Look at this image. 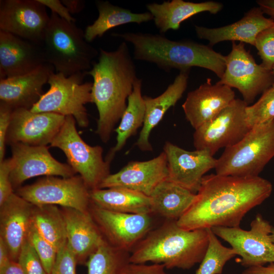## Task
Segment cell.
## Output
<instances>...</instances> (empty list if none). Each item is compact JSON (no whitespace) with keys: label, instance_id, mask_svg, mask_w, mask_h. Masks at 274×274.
Masks as SVG:
<instances>
[{"label":"cell","instance_id":"obj_1","mask_svg":"<svg viewBox=\"0 0 274 274\" xmlns=\"http://www.w3.org/2000/svg\"><path fill=\"white\" fill-rule=\"evenodd\" d=\"M272 191L271 183L259 176L205 175L195 201L177 222L187 230L239 227L245 215Z\"/></svg>","mask_w":274,"mask_h":274},{"label":"cell","instance_id":"obj_2","mask_svg":"<svg viewBox=\"0 0 274 274\" xmlns=\"http://www.w3.org/2000/svg\"><path fill=\"white\" fill-rule=\"evenodd\" d=\"M86 74L93 80L91 94L98 113L96 133L107 143L122 117L138 78L127 43L122 42L114 51L100 48L97 62Z\"/></svg>","mask_w":274,"mask_h":274},{"label":"cell","instance_id":"obj_3","mask_svg":"<svg viewBox=\"0 0 274 274\" xmlns=\"http://www.w3.org/2000/svg\"><path fill=\"white\" fill-rule=\"evenodd\" d=\"M111 35L133 46L135 59L153 63L165 71L199 67L213 72L220 79L225 69L226 56L210 46L173 41L158 34L128 32Z\"/></svg>","mask_w":274,"mask_h":274},{"label":"cell","instance_id":"obj_4","mask_svg":"<svg viewBox=\"0 0 274 274\" xmlns=\"http://www.w3.org/2000/svg\"><path fill=\"white\" fill-rule=\"evenodd\" d=\"M209 230H187L167 220L150 230L132 249L129 262L162 264L167 269H188L200 263L208 248Z\"/></svg>","mask_w":274,"mask_h":274},{"label":"cell","instance_id":"obj_5","mask_svg":"<svg viewBox=\"0 0 274 274\" xmlns=\"http://www.w3.org/2000/svg\"><path fill=\"white\" fill-rule=\"evenodd\" d=\"M46 63L66 77L90 70L97 50L88 42L84 31L75 22L51 12L43 42Z\"/></svg>","mask_w":274,"mask_h":274},{"label":"cell","instance_id":"obj_6","mask_svg":"<svg viewBox=\"0 0 274 274\" xmlns=\"http://www.w3.org/2000/svg\"><path fill=\"white\" fill-rule=\"evenodd\" d=\"M274 157V120L251 128L236 144L226 148L217 159L216 174L250 178L258 177Z\"/></svg>","mask_w":274,"mask_h":274},{"label":"cell","instance_id":"obj_7","mask_svg":"<svg viewBox=\"0 0 274 274\" xmlns=\"http://www.w3.org/2000/svg\"><path fill=\"white\" fill-rule=\"evenodd\" d=\"M86 75V72L69 77L52 73L48 81L49 89L43 93L30 111L72 116L79 126L87 127L89 119L85 105L93 103L92 83L83 82Z\"/></svg>","mask_w":274,"mask_h":274},{"label":"cell","instance_id":"obj_8","mask_svg":"<svg viewBox=\"0 0 274 274\" xmlns=\"http://www.w3.org/2000/svg\"><path fill=\"white\" fill-rule=\"evenodd\" d=\"M76 123L73 116H65L63 125L50 147L63 151L68 164L80 174L90 190L98 189L110 174V162L104 159L101 146H91L84 142L77 131Z\"/></svg>","mask_w":274,"mask_h":274},{"label":"cell","instance_id":"obj_9","mask_svg":"<svg viewBox=\"0 0 274 274\" xmlns=\"http://www.w3.org/2000/svg\"><path fill=\"white\" fill-rule=\"evenodd\" d=\"M18 195L35 206L55 205L89 212L90 190L82 177L46 176L35 183L20 187Z\"/></svg>","mask_w":274,"mask_h":274},{"label":"cell","instance_id":"obj_10","mask_svg":"<svg viewBox=\"0 0 274 274\" xmlns=\"http://www.w3.org/2000/svg\"><path fill=\"white\" fill-rule=\"evenodd\" d=\"M218 82L237 89L249 105L272 86L274 75L271 71L256 63L245 43L232 42L231 50L226 56L224 74Z\"/></svg>","mask_w":274,"mask_h":274},{"label":"cell","instance_id":"obj_11","mask_svg":"<svg viewBox=\"0 0 274 274\" xmlns=\"http://www.w3.org/2000/svg\"><path fill=\"white\" fill-rule=\"evenodd\" d=\"M248 105L235 98L211 121L195 129L193 145L196 150H204L212 155L221 148L232 146L249 132L245 109Z\"/></svg>","mask_w":274,"mask_h":274},{"label":"cell","instance_id":"obj_12","mask_svg":"<svg viewBox=\"0 0 274 274\" xmlns=\"http://www.w3.org/2000/svg\"><path fill=\"white\" fill-rule=\"evenodd\" d=\"M250 225L249 230L239 227H215L211 229L241 257L242 265L249 267L274 262V243L270 237L272 226L260 214Z\"/></svg>","mask_w":274,"mask_h":274},{"label":"cell","instance_id":"obj_13","mask_svg":"<svg viewBox=\"0 0 274 274\" xmlns=\"http://www.w3.org/2000/svg\"><path fill=\"white\" fill-rule=\"evenodd\" d=\"M92 204L89 212L101 233L118 250L126 252L132 250L151 230L150 214L114 212Z\"/></svg>","mask_w":274,"mask_h":274},{"label":"cell","instance_id":"obj_14","mask_svg":"<svg viewBox=\"0 0 274 274\" xmlns=\"http://www.w3.org/2000/svg\"><path fill=\"white\" fill-rule=\"evenodd\" d=\"M50 19L38 0L0 1V30L36 44L43 45Z\"/></svg>","mask_w":274,"mask_h":274},{"label":"cell","instance_id":"obj_15","mask_svg":"<svg viewBox=\"0 0 274 274\" xmlns=\"http://www.w3.org/2000/svg\"><path fill=\"white\" fill-rule=\"evenodd\" d=\"M14 166L10 181L14 188H18L26 180L40 176L69 178L76 172L68 164L56 160L48 146H35L23 143L10 145Z\"/></svg>","mask_w":274,"mask_h":274},{"label":"cell","instance_id":"obj_16","mask_svg":"<svg viewBox=\"0 0 274 274\" xmlns=\"http://www.w3.org/2000/svg\"><path fill=\"white\" fill-rule=\"evenodd\" d=\"M65 118V116L53 113H36L24 108L14 109L6 144L20 143L47 146L59 131Z\"/></svg>","mask_w":274,"mask_h":274},{"label":"cell","instance_id":"obj_17","mask_svg":"<svg viewBox=\"0 0 274 274\" xmlns=\"http://www.w3.org/2000/svg\"><path fill=\"white\" fill-rule=\"evenodd\" d=\"M167 162V179L196 194L205 174L215 168L217 159L208 151L186 150L170 142L163 147Z\"/></svg>","mask_w":274,"mask_h":274},{"label":"cell","instance_id":"obj_18","mask_svg":"<svg viewBox=\"0 0 274 274\" xmlns=\"http://www.w3.org/2000/svg\"><path fill=\"white\" fill-rule=\"evenodd\" d=\"M167 178V158L163 151L149 160L129 162L119 172L107 176L98 189L122 187L150 196L155 188Z\"/></svg>","mask_w":274,"mask_h":274},{"label":"cell","instance_id":"obj_19","mask_svg":"<svg viewBox=\"0 0 274 274\" xmlns=\"http://www.w3.org/2000/svg\"><path fill=\"white\" fill-rule=\"evenodd\" d=\"M235 99L232 89L212 79L188 93L182 108L187 121L196 129L211 121Z\"/></svg>","mask_w":274,"mask_h":274},{"label":"cell","instance_id":"obj_20","mask_svg":"<svg viewBox=\"0 0 274 274\" xmlns=\"http://www.w3.org/2000/svg\"><path fill=\"white\" fill-rule=\"evenodd\" d=\"M46 63L42 45L0 30L1 79L27 74Z\"/></svg>","mask_w":274,"mask_h":274},{"label":"cell","instance_id":"obj_21","mask_svg":"<svg viewBox=\"0 0 274 274\" xmlns=\"http://www.w3.org/2000/svg\"><path fill=\"white\" fill-rule=\"evenodd\" d=\"M33 204L16 193L0 206V238L12 261L17 262L32 224Z\"/></svg>","mask_w":274,"mask_h":274},{"label":"cell","instance_id":"obj_22","mask_svg":"<svg viewBox=\"0 0 274 274\" xmlns=\"http://www.w3.org/2000/svg\"><path fill=\"white\" fill-rule=\"evenodd\" d=\"M54 71L51 64L46 63L27 74L1 79V102L13 110H30L43 94V87Z\"/></svg>","mask_w":274,"mask_h":274},{"label":"cell","instance_id":"obj_23","mask_svg":"<svg viewBox=\"0 0 274 274\" xmlns=\"http://www.w3.org/2000/svg\"><path fill=\"white\" fill-rule=\"evenodd\" d=\"M273 22L274 19L266 17L258 7L252 8L240 20L230 24L216 28L195 25L194 28L197 37L208 41L210 46L231 41L254 46L257 35Z\"/></svg>","mask_w":274,"mask_h":274},{"label":"cell","instance_id":"obj_24","mask_svg":"<svg viewBox=\"0 0 274 274\" xmlns=\"http://www.w3.org/2000/svg\"><path fill=\"white\" fill-rule=\"evenodd\" d=\"M67 244L78 262H86L104 240L90 212L61 207Z\"/></svg>","mask_w":274,"mask_h":274},{"label":"cell","instance_id":"obj_25","mask_svg":"<svg viewBox=\"0 0 274 274\" xmlns=\"http://www.w3.org/2000/svg\"><path fill=\"white\" fill-rule=\"evenodd\" d=\"M190 70L181 71L174 82L160 95L152 98L144 95L146 112L145 120L136 146L142 151H151L152 147L149 141L152 130L159 123L167 111L174 106L185 91Z\"/></svg>","mask_w":274,"mask_h":274},{"label":"cell","instance_id":"obj_26","mask_svg":"<svg viewBox=\"0 0 274 274\" xmlns=\"http://www.w3.org/2000/svg\"><path fill=\"white\" fill-rule=\"evenodd\" d=\"M223 7L222 3L215 1L194 3L183 0L153 3L146 6L153 17L156 27L161 33L170 29L178 30L182 22L199 13L208 12L216 14Z\"/></svg>","mask_w":274,"mask_h":274},{"label":"cell","instance_id":"obj_27","mask_svg":"<svg viewBox=\"0 0 274 274\" xmlns=\"http://www.w3.org/2000/svg\"><path fill=\"white\" fill-rule=\"evenodd\" d=\"M149 197L152 213L167 220L177 221L192 206L196 194L166 179L155 188Z\"/></svg>","mask_w":274,"mask_h":274},{"label":"cell","instance_id":"obj_28","mask_svg":"<svg viewBox=\"0 0 274 274\" xmlns=\"http://www.w3.org/2000/svg\"><path fill=\"white\" fill-rule=\"evenodd\" d=\"M90 198L93 204L110 211L137 214L152 213L149 196L125 188L90 190Z\"/></svg>","mask_w":274,"mask_h":274},{"label":"cell","instance_id":"obj_29","mask_svg":"<svg viewBox=\"0 0 274 274\" xmlns=\"http://www.w3.org/2000/svg\"><path fill=\"white\" fill-rule=\"evenodd\" d=\"M95 4L98 17L92 24L87 26L84 31L85 39L90 43L114 27L131 23L140 24L153 20L149 12L133 13L109 1H97Z\"/></svg>","mask_w":274,"mask_h":274},{"label":"cell","instance_id":"obj_30","mask_svg":"<svg viewBox=\"0 0 274 274\" xmlns=\"http://www.w3.org/2000/svg\"><path fill=\"white\" fill-rule=\"evenodd\" d=\"M142 80L138 78L133 85V90L127 99V107L120 119L118 127L116 143L111 149L106 160L111 162L116 152L121 150L127 140L143 126L145 116L146 107L142 94Z\"/></svg>","mask_w":274,"mask_h":274},{"label":"cell","instance_id":"obj_31","mask_svg":"<svg viewBox=\"0 0 274 274\" xmlns=\"http://www.w3.org/2000/svg\"><path fill=\"white\" fill-rule=\"evenodd\" d=\"M32 223L40 234L57 250L66 243L64 219L61 211L55 205H33Z\"/></svg>","mask_w":274,"mask_h":274},{"label":"cell","instance_id":"obj_32","mask_svg":"<svg viewBox=\"0 0 274 274\" xmlns=\"http://www.w3.org/2000/svg\"><path fill=\"white\" fill-rule=\"evenodd\" d=\"M127 252L116 249L104 240L86 262L87 274H121L129 262Z\"/></svg>","mask_w":274,"mask_h":274},{"label":"cell","instance_id":"obj_33","mask_svg":"<svg viewBox=\"0 0 274 274\" xmlns=\"http://www.w3.org/2000/svg\"><path fill=\"white\" fill-rule=\"evenodd\" d=\"M206 254L195 274H221L226 263L236 255L231 248L223 246L211 228Z\"/></svg>","mask_w":274,"mask_h":274},{"label":"cell","instance_id":"obj_34","mask_svg":"<svg viewBox=\"0 0 274 274\" xmlns=\"http://www.w3.org/2000/svg\"><path fill=\"white\" fill-rule=\"evenodd\" d=\"M246 120L251 128L274 120V87L271 86L253 105L245 109Z\"/></svg>","mask_w":274,"mask_h":274},{"label":"cell","instance_id":"obj_35","mask_svg":"<svg viewBox=\"0 0 274 274\" xmlns=\"http://www.w3.org/2000/svg\"><path fill=\"white\" fill-rule=\"evenodd\" d=\"M27 239L39 257L47 273L50 274L56 260L57 250L40 234L32 222Z\"/></svg>","mask_w":274,"mask_h":274},{"label":"cell","instance_id":"obj_36","mask_svg":"<svg viewBox=\"0 0 274 274\" xmlns=\"http://www.w3.org/2000/svg\"><path fill=\"white\" fill-rule=\"evenodd\" d=\"M254 47L262 60L261 64L272 71L274 66V22L257 35Z\"/></svg>","mask_w":274,"mask_h":274},{"label":"cell","instance_id":"obj_37","mask_svg":"<svg viewBox=\"0 0 274 274\" xmlns=\"http://www.w3.org/2000/svg\"><path fill=\"white\" fill-rule=\"evenodd\" d=\"M17 262L24 274H47L28 239L22 246Z\"/></svg>","mask_w":274,"mask_h":274},{"label":"cell","instance_id":"obj_38","mask_svg":"<svg viewBox=\"0 0 274 274\" xmlns=\"http://www.w3.org/2000/svg\"><path fill=\"white\" fill-rule=\"evenodd\" d=\"M77 261L67 242L57 252L50 274H76Z\"/></svg>","mask_w":274,"mask_h":274},{"label":"cell","instance_id":"obj_39","mask_svg":"<svg viewBox=\"0 0 274 274\" xmlns=\"http://www.w3.org/2000/svg\"><path fill=\"white\" fill-rule=\"evenodd\" d=\"M14 166L12 157L0 162V206L14 192L10 181V174Z\"/></svg>","mask_w":274,"mask_h":274},{"label":"cell","instance_id":"obj_40","mask_svg":"<svg viewBox=\"0 0 274 274\" xmlns=\"http://www.w3.org/2000/svg\"><path fill=\"white\" fill-rule=\"evenodd\" d=\"M13 109L8 105L0 102V162L4 160L6 136L11 122Z\"/></svg>","mask_w":274,"mask_h":274},{"label":"cell","instance_id":"obj_41","mask_svg":"<svg viewBox=\"0 0 274 274\" xmlns=\"http://www.w3.org/2000/svg\"><path fill=\"white\" fill-rule=\"evenodd\" d=\"M162 264L133 263L128 262L123 268L121 274H168Z\"/></svg>","mask_w":274,"mask_h":274},{"label":"cell","instance_id":"obj_42","mask_svg":"<svg viewBox=\"0 0 274 274\" xmlns=\"http://www.w3.org/2000/svg\"><path fill=\"white\" fill-rule=\"evenodd\" d=\"M46 7H48L62 19L70 22H75L76 19L72 16L68 9L59 0H38Z\"/></svg>","mask_w":274,"mask_h":274},{"label":"cell","instance_id":"obj_43","mask_svg":"<svg viewBox=\"0 0 274 274\" xmlns=\"http://www.w3.org/2000/svg\"><path fill=\"white\" fill-rule=\"evenodd\" d=\"M242 274H274V262L270 263L267 266L248 267Z\"/></svg>","mask_w":274,"mask_h":274},{"label":"cell","instance_id":"obj_44","mask_svg":"<svg viewBox=\"0 0 274 274\" xmlns=\"http://www.w3.org/2000/svg\"><path fill=\"white\" fill-rule=\"evenodd\" d=\"M61 1L71 14L80 12L85 6V2L83 1L62 0Z\"/></svg>","mask_w":274,"mask_h":274},{"label":"cell","instance_id":"obj_45","mask_svg":"<svg viewBox=\"0 0 274 274\" xmlns=\"http://www.w3.org/2000/svg\"><path fill=\"white\" fill-rule=\"evenodd\" d=\"M8 249L0 238V270L3 269L11 261Z\"/></svg>","mask_w":274,"mask_h":274},{"label":"cell","instance_id":"obj_46","mask_svg":"<svg viewBox=\"0 0 274 274\" xmlns=\"http://www.w3.org/2000/svg\"><path fill=\"white\" fill-rule=\"evenodd\" d=\"M256 3L264 14L274 19V0H258Z\"/></svg>","mask_w":274,"mask_h":274},{"label":"cell","instance_id":"obj_47","mask_svg":"<svg viewBox=\"0 0 274 274\" xmlns=\"http://www.w3.org/2000/svg\"><path fill=\"white\" fill-rule=\"evenodd\" d=\"M0 274H24L17 262L11 260L2 270Z\"/></svg>","mask_w":274,"mask_h":274},{"label":"cell","instance_id":"obj_48","mask_svg":"<svg viewBox=\"0 0 274 274\" xmlns=\"http://www.w3.org/2000/svg\"><path fill=\"white\" fill-rule=\"evenodd\" d=\"M270 237L272 241L274 243V227L273 226L272 227V228H271V231L270 233Z\"/></svg>","mask_w":274,"mask_h":274},{"label":"cell","instance_id":"obj_49","mask_svg":"<svg viewBox=\"0 0 274 274\" xmlns=\"http://www.w3.org/2000/svg\"><path fill=\"white\" fill-rule=\"evenodd\" d=\"M271 71L272 72L273 75H274V66H273Z\"/></svg>","mask_w":274,"mask_h":274},{"label":"cell","instance_id":"obj_50","mask_svg":"<svg viewBox=\"0 0 274 274\" xmlns=\"http://www.w3.org/2000/svg\"><path fill=\"white\" fill-rule=\"evenodd\" d=\"M272 86H273V87H274V83H273V84L272 85Z\"/></svg>","mask_w":274,"mask_h":274}]
</instances>
